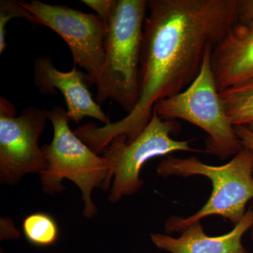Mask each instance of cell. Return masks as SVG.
Returning a JSON list of instances; mask_svg holds the SVG:
<instances>
[{
  "label": "cell",
  "instance_id": "1",
  "mask_svg": "<svg viewBox=\"0 0 253 253\" xmlns=\"http://www.w3.org/2000/svg\"><path fill=\"white\" fill-rule=\"evenodd\" d=\"M238 0H148L139 71V100L126 117L104 126L91 123L86 136L97 151L124 134L132 142L160 100L179 94L197 78L210 46L238 22Z\"/></svg>",
  "mask_w": 253,
  "mask_h": 253
},
{
  "label": "cell",
  "instance_id": "2",
  "mask_svg": "<svg viewBox=\"0 0 253 253\" xmlns=\"http://www.w3.org/2000/svg\"><path fill=\"white\" fill-rule=\"evenodd\" d=\"M158 175L189 177L203 176L211 180L212 191L208 202L189 217L172 216L165 224L168 234L181 233L204 218L218 215L236 225L246 212V206L253 199V154L243 149L222 166L206 164L196 156L180 158L168 156L157 168Z\"/></svg>",
  "mask_w": 253,
  "mask_h": 253
},
{
  "label": "cell",
  "instance_id": "3",
  "mask_svg": "<svg viewBox=\"0 0 253 253\" xmlns=\"http://www.w3.org/2000/svg\"><path fill=\"white\" fill-rule=\"evenodd\" d=\"M49 121L54 135L49 144L42 147L46 161L45 168L40 173L42 189L46 194L54 195L66 189L63 179L72 181L81 191L83 214L91 219L98 212L91 198L93 191L98 188L104 191L111 189V164L71 130V119L62 106L57 105L50 110Z\"/></svg>",
  "mask_w": 253,
  "mask_h": 253
},
{
  "label": "cell",
  "instance_id": "4",
  "mask_svg": "<svg viewBox=\"0 0 253 253\" xmlns=\"http://www.w3.org/2000/svg\"><path fill=\"white\" fill-rule=\"evenodd\" d=\"M148 0H117L106 26L105 64L96 102L111 99L127 114L139 100V71Z\"/></svg>",
  "mask_w": 253,
  "mask_h": 253
},
{
  "label": "cell",
  "instance_id": "5",
  "mask_svg": "<svg viewBox=\"0 0 253 253\" xmlns=\"http://www.w3.org/2000/svg\"><path fill=\"white\" fill-rule=\"evenodd\" d=\"M210 46L197 78L184 91L158 101L154 111L165 120H184L208 134L206 151L226 160L239 154L243 148L234 126L228 117L211 68Z\"/></svg>",
  "mask_w": 253,
  "mask_h": 253
},
{
  "label": "cell",
  "instance_id": "6",
  "mask_svg": "<svg viewBox=\"0 0 253 253\" xmlns=\"http://www.w3.org/2000/svg\"><path fill=\"white\" fill-rule=\"evenodd\" d=\"M179 123L165 120L154 111L149 123L132 142L126 136H116L103 152L111 164L112 185L109 201L116 204L126 196L140 191L144 181L140 178L141 168L152 158L167 156L176 151L199 152L190 146V141L174 140L171 134L179 132Z\"/></svg>",
  "mask_w": 253,
  "mask_h": 253
},
{
  "label": "cell",
  "instance_id": "7",
  "mask_svg": "<svg viewBox=\"0 0 253 253\" xmlns=\"http://www.w3.org/2000/svg\"><path fill=\"white\" fill-rule=\"evenodd\" d=\"M19 2L41 26L61 37L71 50L75 65L85 71L88 86L97 85L104 72L106 33V26L99 16L39 0Z\"/></svg>",
  "mask_w": 253,
  "mask_h": 253
},
{
  "label": "cell",
  "instance_id": "8",
  "mask_svg": "<svg viewBox=\"0 0 253 253\" xmlns=\"http://www.w3.org/2000/svg\"><path fill=\"white\" fill-rule=\"evenodd\" d=\"M49 110L29 106L16 116L14 105L0 99V182L15 185L46 167L39 139L49 120Z\"/></svg>",
  "mask_w": 253,
  "mask_h": 253
},
{
  "label": "cell",
  "instance_id": "9",
  "mask_svg": "<svg viewBox=\"0 0 253 253\" xmlns=\"http://www.w3.org/2000/svg\"><path fill=\"white\" fill-rule=\"evenodd\" d=\"M35 84L42 94L51 95L59 89L66 100L71 121L79 123L85 117L94 118L105 125L111 123L99 104L93 99L86 81L85 73L76 66L71 71L62 72L55 67L49 56H41L34 66Z\"/></svg>",
  "mask_w": 253,
  "mask_h": 253
},
{
  "label": "cell",
  "instance_id": "10",
  "mask_svg": "<svg viewBox=\"0 0 253 253\" xmlns=\"http://www.w3.org/2000/svg\"><path fill=\"white\" fill-rule=\"evenodd\" d=\"M211 64L219 92L253 79V19L231 27L213 47Z\"/></svg>",
  "mask_w": 253,
  "mask_h": 253
},
{
  "label": "cell",
  "instance_id": "11",
  "mask_svg": "<svg viewBox=\"0 0 253 253\" xmlns=\"http://www.w3.org/2000/svg\"><path fill=\"white\" fill-rule=\"evenodd\" d=\"M253 226V208H249L241 221L229 233L208 236L201 221L191 224L179 237L169 234H150L157 249L169 253H249L242 243L244 234Z\"/></svg>",
  "mask_w": 253,
  "mask_h": 253
},
{
  "label": "cell",
  "instance_id": "12",
  "mask_svg": "<svg viewBox=\"0 0 253 253\" xmlns=\"http://www.w3.org/2000/svg\"><path fill=\"white\" fill-rule=\"evenodd\" d=\"M234 126L253 123V79L219 92Z\"/></svg>",
  "mask_w": 253,
  "mask_h": 253
},
{
  "label": "cell",
  "instance_id": "13",
  "mask_svg": "<svg viewBox=\"0 0 253 253\" xmlns=\"http://www.w3.org/2000/svg\"><path fill=\"white\" fill-rule=\"evenodd\" d=\"M23 231L28 242L39 247L52 246L59 235L56 220L45 212H36L26 217L23 221Z\"/></svg>",
  "mask_w": 253,
  "mask_h": 253
},
{
  "label": "cell",
  "instance_id": "14",
  "mask_svg": "<svg viewBox=\"0 0 253 253\" xmlns=\"http://www.w3.org/2000/svg\"><path fill=\"white\" fill-rule=\"evenodd\" d=\"M23 18L30 23L41 26L39 21L33 14L23 7L19 1L1 0L0 1V54L6 49V26L13 18Z\"/></svg>",
  "mask_w": 253,
  "mask_h": 253
},
{
  "label": "cell",
  "instance_id": "15",
  "mask_svg": "<svg viewBox=\"0 0 253 253\" xmlns=\"http://www.w3.org/2000/svg\"><path fill=\"white\" fill-rule=\"evenodd\" d=\"M117 0H83L82 3L94 10L105 26H107Z\"/></svg>",
  "mask_w": 253,
  "mask_h": 253
},
{
  "label": "cell",
  "instance_id": "16",
  "mask_svg": "<svg viewBox=\"0 0 253 253\" xmlns=\"http://www.w3.org/2000/svg\"><path fill=\"white\" fill-rule=\"evenodd\" d=\"M234 129L243 148L249 150L253 154V123L234 126Z\"/></svg>",
  "mask_w": 253,
  "mask_h": 253
},
{
  "label": "cell",
  "instance_id": "17",
  "mask_svg": "<svg viewBox=\"0 0 253 253\" xmlns=\"http://www.w3.org/2000/svg\"><path fill=\"white\" fill-rule=\"evenodd\" d=\"M238 22L253 19V0H238Z\"/></svg>",
  "mask_w": 253,
  "mask_h": 253
},
{
  "label": "cell",
  "instance_id": "18",
  "mask_svg": "<svg viewBox=\"0 0 253 253\" xmlns=\"http://www.w3.org/2000/svg\"><path fill=\"white\" fill-rule=\"evenodd\" d=\"M1 241L6 239H18L21 237V233L15 227L13 221L9 218H1Z\"/></svg>",
  "mask_w": 253,
  "mask_h": 253
},
{
  "label": "cell",
  "instance_id": "19",
  "mask_svg": "<svg viewBox=\"0 0 253 253\" xmlns=\"http://www.w3.org/2000/svg\"><path fill=\"white\" fill-rule=\"evenodd\" d=\"M251 239H252V241H253V226L252 227V229H251Z\"/></svg>",
  "mask_w": 253,
  "mask_h": 253
},
{
  "label": "cell",
  "instance_id": "20",
  "mask_svg": "<svg viewBox=\"0 0 253 253\" xmlns=\"http://www.w3.org/2000/svg\"><path fill=\"white\" fill-rule=\"evenodd\" d=\"M5 253L4 252V251H2V250H1V253Z\"/></svg>",
  "mask_w": 253,
  "mask_h": 253
}]
</instances>
